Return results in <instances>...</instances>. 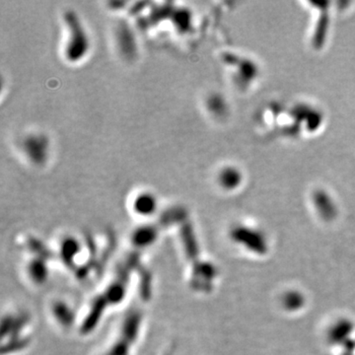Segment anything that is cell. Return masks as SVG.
<instances>
[{"label":"cell","mask_w":355,"mask_h":355,"mask_svg":"<svg viewBox=\"0 0 355 355\" xmlns=\"http://www.w3.org/2000/svg\"><path fill=\"white\" fill-rule=\"evenodd\" d=\"M64 18L69 32L65 57L70 62H79L85 57L90 48L88 35L86 34L80 20L73 11H67Z\"/></svg>","instance_id":"6da1fadb"},{"label":"cell","mask_w":355,"mask_h":355,"mask_svg":"<svg viewBox=\"0 0 355 355\" xmlns=\"http://www.w3.org/2000/svg\"><path fill=\"white\" fill-rule=\"evenodd\" d=\"M49 142L48 137L44 135H32L26 137L23 148L27 157L31 160L34 164H44L48 158Z\"/></svg>","instance_id":"7a4b0ae2"},{"label":"cell","mask_w":355,"mask_h":355,"mask_svg":"<svg viewBox=\"0 0 355 355\" xmlns=\"http://www.w3.org/2000/svg\"><path fill=\"white\" fill-rule=\"evenodd\" d=\"M157 200L150 193H141L133 202V210L141 216H153L157 209Z\"/></svg>","instance_id":"3957f363"}]
</instances>
